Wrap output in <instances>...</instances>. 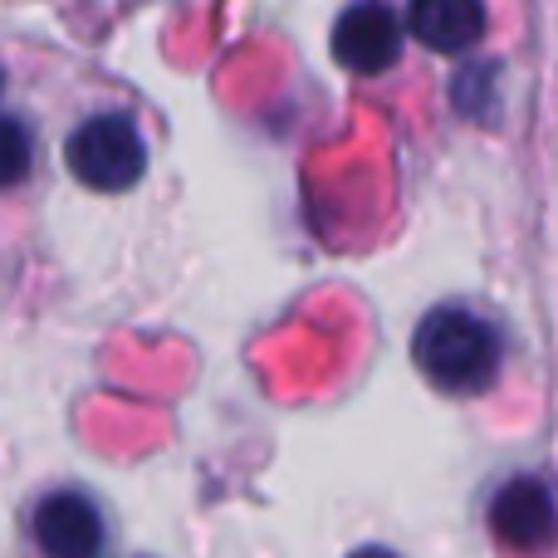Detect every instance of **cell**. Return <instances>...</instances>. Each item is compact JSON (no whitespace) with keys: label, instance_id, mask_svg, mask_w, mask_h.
<instances>
[{"label":"cell","instance_id":"obj_1","mask_svg":"<svg viewBox=\"0 0 558 558\" xmlns=\"http://www.w3.org/2000/svg\"><path fill=\"white\" fill-rule=\"evenodd\" d=\"M412 357L432 387H441L451 397H475L500 377L505 343L500 328L485 314H475L465 304H441L416 324Z\"/></svg>","mask_w":558,"mask_h":558},{"label":"cell","instance_id":"obj_2","mask_svg":"<svg viewBox=\"0 0 558 558\" xmlns=\"http://www.w3.org/2000/svg\"><path fill=\"white\" fill-rule=\"evenodd\" d=\"M143 133L128 113H98L69 137V172L94 192H128L143 177Z\"/></svg>","mask_w":558,"mask_h":558},{"label":"cell","instance_id":"obj_3","mask_svg":"<svg viewBox=\"0 0 558 558\" xmlns=\"http://www.w3.org/2000/svg\"><path fill=\"white\" fill-rule=\"evenodd\" d=\"M490 534L505 549H544L558 534V505L544 481L514 475L490 500Z\"/></svg>","mask_w":558,"mask_h":558},{"label":"cell","instance_id":"obj_4","mask_svg":"<svg viewBox=\"0 0 558 558\" xmlns=\"http://www.w3.org/2000/svg\"><path fill=\"white\" fill-rule=\"evenodd\" d=\"M35 539L49 558H94L104 549V520L78 490H54L35 510Z\"/></svg>","mask_w":558,"mask_h":558},{"label":"cell","instance_id":"obj_5","mask_svg":"<svg viewBox=\"0 0 558 558\" xmlns=\"http://www.w3.org/2000/svg\"><path fill=\"white\" fill-rule=\"evenodd\" d=\"M333 54L343 59L357 74H383V69L397 64L402 54V29H397L392 10L377 5V0H363V5L343 10L333 29Z\"/></svg>","mask_w":558,"mask_h":558},{"label":"cell","instance_id":"obj_6","mask_svg":"<svg viewBox=\"0 0 558 558\" xmlns=\"http://www.w3.org/2000/svg\"><path fill=\"white\" fill-rule=\"evenodd\" d=\"M407 25L426 49L456 54V49H471L485 35V5L481 0H412Z\"/></svg>","mask_w":558,"mask_h":558},{"label":"cell","instance_id":"obj_7","mask_svg":"<svg viewBox=\"0 0 558 558\" xmlns=\"http://www.w3.org/2000/svg\"><path fill=\"white\" fill-rule=\"evenodd\" d=\"M29 153H35V143H29V128L15 123V118H0V186L25 182Z\"/></svg>","mask_w":558,"mask_h":558},{"label":"cell","instance_id":"obj_8","mask_svg":"<svg viewBox=\"0 0 558 558\" xmlns=\"http://www.w3.org/2000/svg\"><path fill=\"white\" fill-rule=\"evenodd\" d=\"M348 558H402V554H392V549H383V544H373V549H353Z\"/></svg>","mask_w":558,"mask_h":558}]
</instances>
